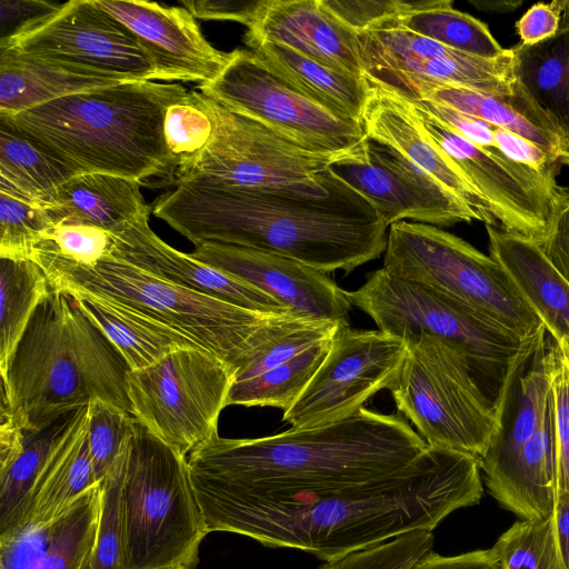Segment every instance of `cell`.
Returning a JSON list of instances; mask_svg holds the SVG:
<instances>
[{
  "mask_svg": "<svg viewBox=\"0 0 569 569\" xmlns=\"http://www.w3.org/2000/svg\"><path fill=\"white\" fill-rule=\"evenodd\" d=\"M193 489L209 533H238L326 562L413 530H433L483 492L477 458L429 446L395 473L338 489L287 496Z\"/></svg>",
  "mask_w": 569,
  "mask_h": 569,
  "instance_id": "1",
  "label": "cell"
},
{
  "mask_svg": "<svg viewBox=\"0 0 569 569\" xmlns=\"http://www.w3.org/2000/svg\"><path fill=\"white\" fill-rule=\"evenodd\" d=\"M328 189L313 198L184 182L159 196L152 213L194 246L236 244L350 273L385 252L388 227L330 168Z\"/></svg>",
  "mask_w": 569,
  "mask_h": 569,
  "instance_id": "2",
  "label": "cell"
},
{
  "mask_svg": "<svg viewBox=\"0 0 569 569\" xmlns=\"http://www.w3.org/2000/svg\"><path fill=\"white\" fill-rule=\"evenodd\" d=\"M427 443L397 415L362 407L329 426L252 439L217 436L187 462L192 485L249 496H287L359 485L395 473Z\"/></svg>",
  "mask_w": 569,
  "mask_h": 569,
  "instance_id": "3",
  "label": "cell"
},
{
  "mask_svg": "<svg viewBox=\"0 0 569 569\" xmlns=\"http://www.w3.org/2000/svg\"><path fill=\"white\" fill-rule=\"evenodd\" d=\"M187 92L179 83L128 81L0 114V121L76 174L174 184L163 120L167 108Z\"/></svg>",
  "mask_w": 569,
  "mask_h": 569,
  "instance_id": "4",
  "label": "cell"
},
{
  "mask_svg": "<svg viewBox=\"0 0 569 569\" xmlns=\"http://www.w3.org/2000/svg\"><path fill=\"white\" fill-rule=\"evenodd\" d=\"M124 359L67 292L34 311L4 378L1 412L39 430L94 398L130 411Z\"/></svg>",
  "mask_w": 569,
  "mask_h": 569,
  "instance_id": "5",
  "label": "cell"
},
{
  "mask_svg": "<svg viewBox=\"0 0 569 569\" xmlns=\"http://www.w3.org/2000/svg\"><path fill=\"white\" fill-rule=\"evenodd\" d=\"M32 260L54 290L80 289L123 305L183 335L236 372L292 313L248 310L187 289L112 254L94 267L34 251Z\"/></svg>",
  "mask_w": 569,
  "mask_h": 569,
  "instance_id": "6",
  "label": "cell"
},
{
  "mask_svg": "<svg viewBox=\"0 0 569 569\" xmlns=\"http://www.w3.org/2000/svg\"><path fill=\"white\" fill-rule=\"evenodd\" d=\"M348 297L386 333L400 338L428 333L453 347L497 416L515 375L546 341V331L520 337L449 296L383 267L367 274Z\"/></svg>",
  "mask_w": 569,
  "mask_h": 569,
  "instance_id": "7",
  "label": "cell"
},
{
  "mask_svg": "<svg viewBox=\"0 0 569 569\" xmlns=\"http://www.w3.org/2000/svg\"><path fill=\"white\" fill-rule=\"evenodd\" d=\"M127 569H196L209 533L187 458L137 420L122 451Z\"/></svg>",
  "mask_w": 569,
  "mask_h": 569,
  "instance_id": "8",
  "label": "cell"
},
{
  "mask_svg": "<svg viewBox=\"0 0 569 569\" xmlns=\"http://www.w3.org/2000/svg\"><path fill=\"white\" fill-rule=\"evenodd\" d=\"M382 267L449 296L520 337L546 331L491 256L439 227L409 221L391 224Z\"/></svg>",
  "mask_w": 569,
  "mask_h": 569,
  "instance_id": "9",
  "label": "cell"
},
{
  "mask_svg": "<svg viewBox=\"0 0 569 569\" xmlns=\"http://www.w3.org/2000/svg\"><path fill=\"white\" fill-rule=\"evenodd\" d=\"M402 339L408 353L389 389L397 410L427 446L480 460L497 429L498 416L465 358L428 333Z\"/></svg>",
  "mask_w": 569,
  "mask_h": 569,
  "instance_id": "10",
  "label": "cell"
},
{
  "mask_svg": "<svg viewBox=\"0 0 569 569\" xmlns=\"http://www.w3.org/2000/svg\"><path fill=\"white\" fill-rule=\"evenodd\" d=\"M213 136L204 152L176 176V183H196L321 198L328 194V169L358 156L303 148L206 97ZM366 141V140H365Z\"/></svg>",
  "mask_w": 569,
  "mask_h": 569,
  "instance_id": "11",
  "label": "cell"
},
{
  "mask_svg": "<svg viewBox=\"0 0 569 569\" xmlns=\"http://www.w3.org/2000/svg\"><path fill=\"white\" fill-rule=\"evenodd\" d=\"M236 369L199 347L177 348L154 363L129 370L127 393L133 418L188 457L218 435Z\"/></svg>",
  "mask_w": 569,
  "mask_h": 569,
  "instance_id": "12",
  "label": "cell"
},
{
  "mask_svg": "<svg viewBox=\"0 0 569 569\" xmlns=\"http://www.w3.org/2000/svg\"><path fill=\"white\" fill-rule=\"evenodd\" d=\"M397 14L356 32L362 73L371 86L407 102L422 100L443 84L516 94L513 48L495 58L466 54L407 30Z\"/></svg>",
  "mask_w": 569,
  "mask_h": 569,
  "instance_id": "13",
  "label": "cell"
},
{
  "mask_svg": "<svg viewBox=\"0 0 569 569\" xmlns=\"http://www.w3.org/2000/svg\"><path fill=\"white\" fill-rule=\"evenodd\" d=\"M198 88L224 108L313 151L350 152L367 139L361 123L343 119L305 97L251 50L230 52L222 72Z\"/></svg>",
  "mask_w": 569,
  "mask_h": 569,
  "instance_id": "14",
  "label": "cell"
},
{
  "mask_svg": "<svg viewBox=\"0 0 569 569\" xmlns=\"http://www.w3.org/2000/svg\"><path fill=\"white\" fill-rule=\"evenodd\" d=\"M11 50L121 81L158 80L149 50L96 0H71L1 39Z\"/></svg>",
  "mask_w": 569,
  "mask_h": 569,
  "instance_id": "15",
  "label": "cell"
},
{
  "mask_svg": "<svg viewBox=\"0 0 569 569\" xmlns=\"http://www.w3.org/2000/svg\"><path fill=\"white\" fill-rule=\"evenodd\" d=\"M408 353L407 342L379 329L341 326L318 371L282 420L293 429L337 423L390 389Z\"/></svg>",
  "mask_w": 569,
  "mask_h": 569,
  "instance_id": "16",
  "label": "cell"
},
{
  "mask_svg": "<svg viewBox=\"0 0 569 569\" xmlns=\"http://www.w3.org/2000/svg\"><path fill=\"white\" fill-rule=\"evenodd\" d=\"M428 138L483 196L501 230L540 242L556 171L540 172L517 163L499 150L478 147L430 113L407 102Z\"/></svg>",
  "mask_w": 569,
  "mask_h": 569,
  "instance_id": "17",
  "label": "cell"
},
{
  "mask_svg": "<svg viewBox=\"0 0 569 569\" xmlns=\"http://www.w3.org/2000/svg\"><path fill=\"white\" fill-rule=\"evenodd\" d=\"M330 170L368 200L388 228L407 219L436 227L480 221L398 151L368 138L358 156L333 163Z\"/></svg>",
  "mask_w": 569,
  "mask_h": 569,
  "instance_id": "18",
  "label": "cell"
},
{
  "mask_svg": "<svg viewBox=\"0 0 569 569\" xmlns=\"http://www.w3.org/2000/svg\"><path fill=\"white\" fill-rule=\"evenodd\" d=\"M190 254L271 296L291 311L349 325L352 303L326 272L264 250L207 241Z\"/></svg>",
  "mask_w": 569,
  "mask_h": 569,
  "instance_id": "19",
  "label": "cell"
},
{
  "mask_svg": "<svg viewBox=\"0 0 569 569\" xmlns=\"http://www.w3.org/2000/svg\"><path fill=\"white\" fill-rule=\"evenodd\" d=\"M124 24L149 50L158 67V80L197 82L214 80L229 62L210 44L196 18L181 7L141 0H96Z\"/></svg>",
  "mask_w": 569,
  "mask_h": 569,
  "instance_id": "20",
  "label": "cell"
},
{
  "mask_svg": "<svg viewBox=\"0 0 569 569\" xmlns=\"http://www.w3.org/2000/svg\"><path fill=\"white\" fill-rule=\"evenodd\" d=\"M244 41L248 47L281 44L337 71L363 77L357 33L323 0L256 1Z\"/></svg>",
  "mask_w": 569,
  "mask_h": 569,
  "instance_id": "21",
  "label": "cell"
},
{
  "mask_svg": "<svg viewBox=\"0 0 569 569\" xmlns=\"http://www.w3.org/2000/svg\"><path fill=\"white\" fill-rule=\"evenodd\" d=\"M142 217L113 234L112 256L164 280L234 306L271 315L296 313L271 296L183 253L160 239Z\"/></svg>",
  "mask_w": 569,
  "mask_h": 569,
  "instance_id": "22",
  "label": "cell"
},
{
  "mask_svg": "<svg viewBox=\"0 0 569 569\" xmlns=\"http://www.w3.org/2000/svg\"><path fill=\"white\" fill-rule=\"evenodd\" d=\"M361 126L368 139L398 151L471 209L480 222L498 227L488 201L428 138L406 101L371 86Z\"/></svg>",
  "mask_w": 569,
  "mask_h": 569,
  "instance_id": "23",
  "label": "cell"
},
{
  "mask_svg": "<svg viewBox=\"0 0 569 569\" xmlns=\"http://www.w3.org/2000/svg\"><path fill=\"white\" fill-rule=\"evenodd\" d=\"M101 498L100 482L53 521L24 526L0 537V569H88Z\"/></svg>",
  "mask_w": 569,
  "mask_h": 569,
  "instance_id": "24",
  "label": "cell"
},
{
  "mask_svg": "<svg viewBox=\"0 0 569 569\" xmlns=\"http://www.w3.org/2000/svg\"><path fill=\"white\" fill-rule=\"evenodd\" d=\"M486 230L489 256L505 269L546 331L553 341L569 340V283L535 241L495 226Z\"/></svg>",
  "mask_w": 569,
  "mask_h": 569,
  "instance_id": "25",
  "label": "cell"
},
{
  "mask_svg": "<svg viewBox=\"0 0 569 569\" xmlns=\"http://www.w3.org/2000/svg\"><path fill=\"white\" fill-rule=\"evenodd\" d=\"M141 184L108 173H81L64 182L44 211L53 226H88L114 233L149 217Z\"/></svg>",
  "mask_w": 569,
  "mask_h": 569,
  "instance_id": "26",
  "label": "cell"
},
{
  "mask_svg": "<svg viewBox=\"0 0 569 569\" xmlns=\"http://www.w3.org/2000/svg\"><path fill=\"white\" fill-rule=\"evenodd\" d=\"M98 483L88 445L87 405L73 412L58 439L33 488L28 513L19 528L53 521Z\"/></svg>",
  "mask_w": 569,
  "mask_h": 569,
  "instance_id": "27",
  "label": "cell"
},
{
  "mask_svg": "<svg viewBox=\"0 0 569 569\" xmlns=\"http://www.w3.org/2000/svg\"><path fill=\"white\" fill-rule=\"evenodd\" d=\"M250 50L277 77L337 116L361 123L371 86L365 77L337 71L277 43H253Z\"/></svg>",
  "mask_w": 569,
  "mask_h": 569,
  "instance_id": "28",
  "label": "cell"
},
{
  "mask_svg": "<svg viewBox=\"0 0 569 569\" xmlns=\"http://www.w3.org/2000/svg\"><path fill=\"white\" fill-rule=\"evenodd\" d=\"M122 82L11 50H0V114H14L70 94Z\"/></svg>",
  "mask_w": 569,
  "mask_h": 569,
  "instance_id": "29",
  "label": "cell"
},
{
  "mask_svg": "<svg viewBox=\"0 0 569 569\" xmlns=\"http://www.w3.org/2000/svg\"><path fill=\"white\" fill-rule=\"evenodd\" d=\"M63 291L116 347L130 370L148 367L177 348L199 347L172 328L123 305L80 289Z\"/></svg>",
  "mask_w": 569,
  "mask_h": 569,
  "instance_id": "30",
  "label": "cell"
},
{
  "mask_svg": "<svg viewBox=\"0 0 569 569\" xmlns=\"http://www.w3.org/2000/svg\"><path fill=\"white\" fill-rule=\"evenodd\" d=\"M517 80L565 132L569 131V0L558 33L531 47H512Z\"/></svg>",
  "mask_w": 569,
  "mask_h": 569,
  "instance_id": "31",
  "label": "cell"
},
{
  "mask_svg": "<svg viewBox=\"0 0 569 569\" xmlns=\"http://www.w3.org/2000/svg\"><path fill=\"white\" fill-rule=\"evenodd\" d=\"M74 176L68 166L0 121V192L44 208Z\"/></svg>",
  "mask_w": 569,
  "mask_h": 569,
  "instance_id": "32",
  "label": "cell"
},
{
  "mask_svg": "<svg viewBox=\"0 0 569 569\" xmlns=\"http://www.w3.org/2000/svg\"><path fill=\"white\" fill-rule=\"evenodd\" d=\"M74 411L42 429H22L21 447L11 459L0 463V537L10 535L23 522L33 488Z\"/></svg>",
  "mask_w": 569,
  "mask_h": 569,
  "instance_id": "33",
  "label": "cell"
},
{
  "mask_svg": "<svg viewBox=\"0 0 569 569\" xmlns=\"http://www.w3.org/2000/svg\"><path fill=\"white\" fill-rule=\"evenodd\" d=\"M396 20L418 36L466 54L495 58L506 50L485 22L455 9L451 0L405 2Z\"/></svg>",
  "mask_w": 569,
  "mask_h": 569,
  "instance_id": "34",
  "label": "cell"
},
{
  "mask_svg": "<svg viewBox=\"0 0 569 569\" xmlns=\"http://www.w3.org/2000/svg\"><path fill=\"white\" fill-rule=\"evenodd\" d=\"M51 288L33 260L0 258V373L4 378L11 358L38 306Z\"/></svg>",
  "mask_w": 569,
  "mask_h": 569,
  "instance_id": "35",
  "label": "cell"
},
{
  "mask_svg": "<svg viewBox=\"0 0 569 569\" xmlns=\"http://www.w3.org/2000/svg\"><path fill=\"white\" fill-rule=\"evenodd\" d=\"M335 335L309 346L254 378L233 382L228 406L273 407L282 411L288 410L326 359Z\"/></svg>",
  "mask_w": 569,
  "mask_h": 569,
  "instance_id": "36",
  "label": "cell"
},
{
  "mask_svg": "<svg viewBox=\"0 0 569 569\" xmlns=\"http://www.w3.org/2000/svg\"><path fill=\"white\" fill-rule=\"evenodd\" d=\"M163 136L176 176L208 148L213 136V122L201 92L191 90L166 110Z\"/></svg>",
  "mask_w": 569,
  "mask_h": 569,
  "instance_id": "37",
  "label": "cell"
},
{
  "mask_svg": "<svg viewBox=\"0 0 569 569\" xmlns=\"http://www.w3.org/2000/svg\"><path fill=\"white\" fill-rule=\"evenodd\" d=\"M499 569H565L552 515L539 520L516 521L493 545Z\"/></svg>",
  "mask_w": 569,
  "mask_h": 569,
  "instance_id": "38",
  "label": "cell"
},
{
  "mask_svg": "<svg viewBox=\"0 0 569 569\" xmlns=\"http://www.w3.org/2000/svg\"><path fill=\"white\" fill-rule=\"evenodd\" d=\"M133 416L99 398L88 403V445L99 482H102L134 430Z\"/></svg>",
  "mask_w": 569,
  "mask_h": 569,
  "instance_id": "39",
  "label": "cell"
},
{
  "mask_svg": "<svg viewBox=\"0 0 569 569\" xmlns=\"http://www.w3.org/2000/svg\"><path fill=\"white\" fill-rule=\"evenodd\" d=\"M121 482L122 452L101 482L102 498L100 522L88 569H127Z\"/></svg>",
  "mask_w": 569,
  "mask_h": 569,
  "instance_id": "40",
  "label": "cell"
},
{
  "mask_svg": "<svg viewBox=\"0 0 569 569\" xmlns=\"http://www.w3.org/2000/svg\"><path fill=\"white\" fill-rule=\"evenodd\" d=\"M52 227L40 206L0 192V258L32 260L34 247Z\"/></svg>",
  "mask_w": 569,
  "mask_h": 569,
  "instance_id": "41",
  "label": "cell"
},
{
  "mask_svg": "<svg viewBox=\"0 0 569 569\" xmlns=\"http://www.w3.org/2000/svg\"><path fill=\"white\" fill-rule=\"evenodd\" d=\"M432 545V530L418 529L327 561L320 569H410Z\"/></svg>",
  "mask_w": 569,
  "mask_h": 569,
  "instance_id": "42",
  "label": "cell"
},
{
  "mask_svg": "<svg viewBox=\"0 0 569 569\" xmlns=\"http://www.w3.org/2000/svg\"><path fill=\"white\" fill-rule=\"evenodd\" d=\"M113 234L88 226H53L40 239L34 251H43L72 263L94 267L109 258L113 250Z\"/></svg>",
  "mask_w": 569,
  "mask_h": 569,
  "instance_id": "43",
  "label": "cell"
},
{
  "mask_svg": "<svg viewBox=\"0 0 569 569\" xmlns=\"http://www.w3.org/2000/svg\"><path fill=\"white\" fill-rule=\"evenodd\" d=\"M545 367L549 377L555 408L558 489L569 493V379L557 346L546 347Z\"/></svg>",
  "mask_w": 569,
  "mask_h": 569,
  "instance_id": "44",
  "label": "cell"
},
{
  "mask_svg": "<svg viewBox=\"0 0 569 569\" xmlns=\"http://www.w3.org/2000/svg\"><path fill=\"white\" fill-rule=\"evenodd\" d=\"M537 244L569 283V187L556 188L550 201L546 232Z\"/></svg>",
  "mask_w": 569,
  "mask_h": 569,
  "instance_id": "45",
  "label": "cell"
},
{
  "mask_svg": "<svg viewBox=\"0 0 569 569\" xmlns=\"http://www.w3.org/2000/svg\"><path fill=\"white\" fill-rule=\"evenodd\" d=\"M327 8L355 32L399 13L406 1L399 0H323Z\"/></svg>",
  "mask_w": 569,
  "mask_h": 569,
  "instance_id": "46",
  "label": "cell"
},
{
  "mask_svg": "<svg viewBox=\"0 0 569 569\" xmlns=\"http://www.w3.org/2000/svg\"><path fill=\"white\" fill-rule=\"evenodd\" d=\"M409 103L430 113L473 144L498 150L495 140V126L435 101L419 100Z\"/></svg>",
  "mask_w": 569,
  "mask_h": 569,
  "instance_id": "47",
  "label": "cell"
},
{
  "mask_svg": "<svg viewBox=\"0 0 569 569\" xmlns=\"http://www.w3.org/2000/svg\"><path fill=\"white\" fill-rule=\"evenodd\" d=\"M563 4L565 0L531 6L516 22L520 44L531 47L553 38L561 27Z\"/></svg>",
  "mask_w": 569,
  "mask_h": 569,
  "instance_id": "48",
  "label": "cell"
},
{
  "mask_svg": "<svg viewBox=\"0 0 569 569\" xmlns=\"http://www.w3.org/2000/svg\"><path fill=\"white\" fill-rule=\"evenodd\" d=\"M497 149L509 160L540 172L556 171L559 164L542 148L511 131L495 126Z\"/></svg>",
  "mask_w": 569,
  "mask_h": 569,
  "instance_id": "49",
  "label": "cell"
},
{
  "mask_svg": "<svg viewBox=\"0 0 569 569\" xmlns=\"http://www.w3.org/2000/svg\"><path fill=\"white\" fill-rule=\"evenodd\" d=\"M59 6L41 0H1V39L16 33L29 22L53 12Z\"/></svg>",
  "mask_w": 569,
  "mask_h": 569,
  "instance_id": "50",
  "label": "cell"
},
{
  "mask_svg": "<svg viewBox=\"0 0 569 569\" xmlns=\"http://www.w3.org/2000/svg\"><path fill=\"white\" fill-rule=\"evenodd\" d=\"M194 18L203 20H231L248 24L254 2H240L232 0H193L182 1Z\"/></svg>",
  "mask_w": 569,
  "mask_h": 569,
  "instance_id": "51",
  "label": "cell"
},
{
  "mask_svg": "<svg viewBox=\"0 0 569 569\" xmlns=\"http://www.w3.org/2000/svg\"><path fill=\"white\" fill-rule=\"evenodd\" d=\"M410 569H499V565L491 548L457 556H440L430 551Z\"/></svg>",
  "mask_w": 569,
  "mask_h": 569,
  "instance_id": "52",
  "label": "cell"
},
{
  "mask_svg": "<svg viewBox=\"0 0 569 569\" xmlns=\"http://www.w3.org/2000/svg\"><path fill=\"white\" fill-rule=\"evenodd\" d=\"M552 519L558 550L565 569H569V493L567 491L557 490Z\"/></svg>",
  "mask_w": 569,
  "mask_h": 569,
  "instance_id": "53",
  "label": "cell"
},
{
  "mask_svg": "<svg viewBox=\"0 0 569 569\" xmlns=\"http://www.w3.org/2000/svg\"><path fill=\"white\" fill-rule=\"evenodd\" d=\"M479 10L491 12H511L522 4L521 0H477L471 1Z\"/></svg>",
  "mask_w": 569,
  "mask_h": 569,
  "instance_id": "54",
  "label": "cell"
},
{
  "mask_svg": "<svg viewBox=\"0 0 569 569\" xmlns=\"http://www.w3.org/2000/svg\"><path fill=\"white\" fill-rule=\"evenodd\" d=\"M561 362L567 371V376L569 379V340L561 339L559 341H555Z\"/></svg>",
  "mask_w": 569,
  "mask_h": 569,
  "instance_id": "55",
  "label": "cell"
},
{
  "mask_svg": "<svg viewBox=\"0 0 569 569\" xmlns=\"http://www.w3.org/2000/svg\"><path fill=\"white\" fill-rule=\"evenodd\" d=\"M559 164L569 167V131L565 133Z\"/></svg>",
  "mask_w": 569,
  "mask_h": 569,
  "instance_id": "56",
  "label": "cell"
},
{
  "mask_svg": "<svg viewBox=\"0 0 569 569\" xmlns=\"http://www.w3.org/2000/svg\"><path fill=\"white\" fill-rule=\"evenodd\" d=\"M176 569H179V568H176Z\"/></svg>",
  "mask_w": 569,
  "mask_h": 569,
  "instance_id": "57",
  "label": "cell"
}]
</instances>
